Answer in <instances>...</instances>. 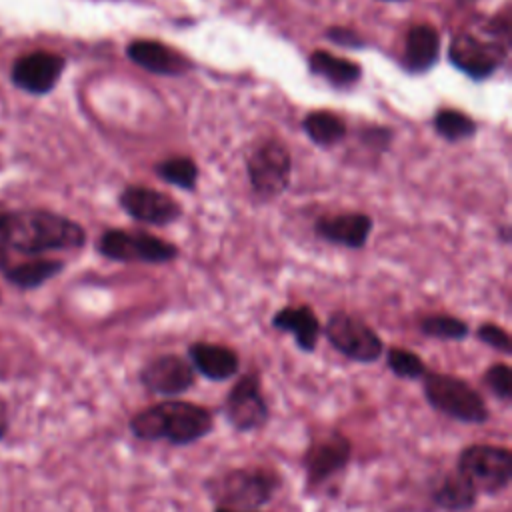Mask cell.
<instances>
[{
    "label": "cell",
    "mask_w": 512,
    "mask_h": 512,
    "mask_svg": "<svg viewBox=\"0 0 512 512\" xmlns=\"http://www.w3.org/2000/svg\"><path fill=\"white\" fill-rule=\"evenodd\" d=\"M0 240L18 252L42 254L80 248L86 234L74 220L48 210H8L0 220Z\"/></svg>",
    "instance_id": "cell-1"
},
{
    "label": "cell",
    "mask_w": 512,
    "mask_h": 512,
    "mask_svg": "<svg viewBox=\"0 0 512 512\" xmlns=\"http://www.w3.org/2000/svg\"><path fill=\"white\" fill-rule=\"evenodd\" d=\"M212 424L210 410L190 402L168 400L138 412L130 420V430L142 440H168L170 444L184 446L204 438Z\"/></svg>",
    "instance_id": "cell-2"
},
{
    "label": "cell",
    "mask_w": 512,
    "mask_h": 512,
    "mask_svg": "<svg viewBox=\"0 0 512 512\" xmlns=\"http://www.w3.org/2000/svg\"><path fill=\"white\" fill-rule=\"evenodd\" d=\"M424 396L432 408L454 420L480 424L488 418V408L482 396L458 376L426 372Z\"/></svg>",
    "instance_id": "cell-3"
},
{
    "label": "cell",
    "mask_w": 512,
    "mask_h": 512,
    "mask_svg": "<svg viewBox=\"0 0 512 512\" xmlns=\"http://www.w3.org/2000/svg\"><path fill=\"white\" fill-rule=\"evenodd\" d=\"M278 488V478L262 468H236L210 482L208 490L222 508L256 510L266 504Z\"/></svg>",
    "instance_id": "cell-4"
},
{
    "label": "cell",
    "mask_w": 512,
    "mask_h": 512,
    "mask_svg": "<svg viewBox=\"0 0 512 512\" xmlns=\"http://www.w3.org/2000/svg\"><path fill=\"white\" fill-rule=\"evenodd\" d=\"M508 54V38L500 36L498 30L486 28L480 32H460L450 44L452 64L472 78H486L496 72Z\"/></svg>",
    "instance_id": "cell-5"
},
{
    "label": "cell",
    "mask_w": 512,
    "mask_h": 512,
    "mask_svg": "<svg viewBox=\"0 0 512 512\" xmlns=\"http://www.w3.org/2000/svg\"><path fill=\"white\" fill-rule=\"evenodd\" d=\"M456 472H460L476 492L496 494L510 484L512 454L502 446L474 444L460 452Z\"/></svg>",
    "instance_id": "cell-6"
},
{
    "label": "cell",
    "mask_w": 512,
    "mask_h": 512,
    "mask_svg": "<svg viewBox=\"0 0 512 512\" xmlns=\"http://www.w3.org/2000/svg\"><path fill=\"white\" fill-rule=\"evenodd\" d=\"M98 250L102 256L118 262L162 264L178 256L174 244L140 230H106L100 236Z\"/></svg>",
    "instance_id": "cell-7"
},
{
    "label": "cell",
    "mask_w": 512,
    "mask_h": 512,
    "mask_svg": "<svg viewBox=\"0 0 512 512\" xmlns=\"http://www.w3.org/2000/svg\"><path fill=\"white\" fill-rule=\"evenodd\" d=\"M248 176L252 190L262 200L280 196L290 182L288 148L276 138L264 140L248 158Z\"/></svg>",
    "instance_id": "cell-8"
},
{
    "label": "cell",
    "mask_w": 512,
    "mask_h": 512,
    "mask_svg": "<svg viewBox=\"0 0 512 512\" xmlns=\"http://www.w3.org/2000/svg\"><path fill=\"white\" fill-rule=\"evenodd\" d=\"M324 332L328 342L346 358H352L356 362H374L382 356L384 346L378 334L352 314H332L326 322Z\"/></svg>",
    "instance_id": "cell-9"
},
{
    "label": "cell",
    "mask_w": 512,
    "mask_h": 512,
    "mask_svg": "<svg viewBox=\"0 0 512 512\" xmlns=\"http://www.w3.org/2000/svg\"><path fill=\"white\" fill-rule=\"evenodd\" d=\"M224 414L238 432L260 428L268 420V404L256 374L242 376L224 400Z\"/></svg>",
    "instance_id": "cell-10"
},
{
    "label": "cell",
    "mask_w": 512,
    "mask_h": 512,
    "mask_svg": "<svg viewBox=\"0 0 512 512\" xmlns=\"http://www.w3.org/2000/svg\"><path fill=\"white\" fill-rule=\"evenodd\" d=\"M120 206L134 218L144 224L164 226L182 214L180 204L158 190L144 188V186H128L120 194Z\"/></svg>",
    "instance_id": "cell-11"
},
{
    "label": "cell",
    "mask_w": 512,
    "mask_h": 512,
    "mask_svg": "<svg viewBox=\"0 0 512 512\" xmlns=\"http://www.w3.org/2000/svg\"><path fill=\"white\" fill-rule=\"evenodd\" d=\"M64 70V58L52 52H32L18 58L12 66V80L18 88L32 94L50 92Z\"/></svg>",
    "instance_id": "cell-12"
},
{
    "label": "cell",
    "mask_w": 512,
    "mask_h": 512,
    "mask_svg": "<svg viewBox=\"0 0 512 512\" xmlns=\"http://www.w3.org/2000/svg\"><path fill=\"white\" fill-rule=\"evenodd\" d=\"M140 380L154 394L178 396L194 384V368L180 356L164 354L142 368Z\"/></svg>",
    "instance_id": "cell-13"
},
{
    "label": "cell",
    "mask_w": 512,
    "mask_h": 512,
    "mask_svg": "<svg viewBox=\"0 0 512 512\" xmlns=\"http://www.w3.org/2000/svg\"><path fill=\"white\" fill-rule=\"evenodd\" d=\"M350 452H352V446L344 434L330 432L328 436H322L308 448L304 456V468H306L308 480L312 484L324 482L334 472L346 466V462L350 460Z\"/></svg>",
    "instance_id": "cell-14"
},
{
    "label": "cell",
    "mask_w": 512,
    "mask_h": 512,
    "mask_svg": "<svg viewBox=\"0 0 512 512\" xmlns=\"http://www.w3.org/2000/svg\"><path fill=\"white\" fill-rule=\"evenodd\" d=\"M126 54L134 64L152 74L180 76L192 68V62L186 56L156 40H134L128 44Z\"/></svg>",
    "instance_id": "cell-15"
},
{
    "label": "cell",
    "mask_w": 512,
    "mask_h": 512,
    "mask_svg": "<svg viewBox=\"0 0 512 512\" xmlns=\"http://www.w3.org/2000/svg\"><path fill=\"white\" fill-rule=\"evenodd\" d=\"M372 218L362 212H344L316 220V234L328 242L362 248L370 236Z\"/></svg>",
    "instance_id": "cell-16"
},
{
    "label": "cell",
    "mask_w": 512,
    "mask_h": 512,
    "mask_svg": "<svg viewBox=\"0 0 512 512\" xmlns=\"http://www.w3.org/2000/svg\"><path fill=\"white\" fill-rule=\"evenodd\" d=\"M192 366L210 380H228L238 372V356L232 348L210 342H196L188 348Z\"/></svg>",
    "instance_id": "cell-17"
},
{
    "label": "cell",
    "mask_w": 512,
    "mask_h": 512,
    "mask_svg": "<svg viewBox=\"0 0 512 512\" xmlns=\"http://www.w3.org/2000/svg\"><path fill=\"white\" fill-rule=\"evenodd\" d=\"M438 52H440V36L436 28L430 24H414L406 36L402 64L408 72L420 74L430 70L436 64Z\"/></svg>",
    "instance_id": "cell-18"
},
{
    "label": "cell",
    "mask_w": 512,
    "mask_h": 512,
    "mask_svg": "<svg viewBox=\"0 0 512 512\" xmlns=\"http://www.w3.org/2000/svg\"><path fill=\"white\" fill-rule=\"evenodd\" d=\"M272 326L278 330H284V332H292L296 338V344L304 352H312L316 348V342L320 336V322H318L316 314L312 312V308H308V306L282 308L272 318Z\"/></svg>",
    "instance_id": "cell-19"
},
{
    "label": "cell",
    "mask_w": 512,
    "mask_h": 512,
    "mask_svg": "<svg viewBox=\"0 0 512 512\" xmlns=\"http://www.w3.org/2000/svg\"><path fill=\"white\" fill-rule=\"evenodd\" d=\"M308 64L314 74L322 76L332 86H350V84L358 82L362 76L360 64H356L348 58L334 56L326 50H314L308 58Z\"/></svg>",
    "instance_id": "cell-20"
},
{
    "label": "cell",
    "mask_w": 512,
    "mask_h": 512,
    "mask_svg": "<svg viewBox=\"0 0 512 512\" xmlns=\"http://www.w3.org/2000/svg\"><path fill=\"white\" fill-rule=\"evenodd\" d=\"M476 488L460 474H452L448 476L440 486L438 490L434 492V502L444 508V510H450V512H462V510H468L474 506L476 502Z\"/></svg>",
    "instance_id": "cell-21"
},
{
    "label": "cell",
    "mask_w": 512,
    "mask_h": 512,
    "mask_svg": "<svg viewBox=\"0 0 512 512\" xmlns=\"http://www.w3.org/2000/svg\"><path fill=\"white\" fill-rule=\"evenodd\" d=\"M306 134L312 142L320 146H330L340 142L346 136V124L344 120L328 110H314L310 112L302 122Z\"/></svg>",
    "instance_id": "cell-22"
},
{
    "label": "cell",
    "mask_w": 512,
    "mask_h": 512,
    "mask_svg": "<svg viewBox=\"0 0 512 512\" xmlns=\"http://www.w3.org/2000/svg\"><path fill=\"white\" fill-rule=\"evenodd\" d=\"M62 268L64 264L60 260H32L6 268L4 274L8 282H12L18 288H36L50 280L52 276H56Z\"/></svg>",
    "instance_id": "cell-23"
},
{
    "label": "cell",
    "mask_w": 512,
    "mask_h": 512,
    "mask_svg": "<svg viewBox=\"0 0 512 512\" xmlns=\"http://www.w3.org/2000/svg\"><path fill=\"white\" fill-rule=\"evenodd\" d=\"M434 128L440 136H444L446 140H464L470 138L476 132V122L460 112V110H452V108H444L434 116Z\"/></svg>",
    "instance_id": "cell-24"
},
{
    "label": "cell",
    "mask_w": 512,
    "mask_h": 512,
    "mask_svg": "<svg viewBox=\"0 0 512 512\" xmlns=\"http://www.w3.org/2000/svg\"><path fill=\"white\" fill-rule=\"evenodd\" d=\"M156 172L166 182L184 190H192L198 180V166L192 158H186V156H174L160 162L156 166Z\"/></svg>",
    "instance_id": "cell-25"
},
{
    "label": "cell",
    "mask_w": 512,
    "mask_h": 512,
    "mask_svg": "<svg viewBox=\"0 0 512 512\" xmlns=\"http://www.w3.org/2000/svg\"><path fill=\"white\" fill-rule=\"evenodd\" d=\"M420 328L426 336L442 340H462L468 334V324L460 318L448 314H432L420 322Z\"/></svg>",
    "instance_id": "cell-26"
},
{
    "label": "cell",
    "mask_w": 512,
    "mask_h": 512,
    "mask_svg": "<svg viewBox=\"0 0 512 512\" xmlns=\"http://www.w3.org/2000/svg\"><path fill=\"white\" fill-rule=\"evenodd\" d=\"M388 366L396 376L408 378V380H416L426 374V366H424L422 358L406 348H390L388 350Z\"/></svg>",
    "instance_id": "cell-27"
},
{
    "label": "cell",
    "mask_w": 512,
    "mask_h": 512,
    "mask_svg": "<svg viewBox=\"0 0 512 512\" xmlns=\"http://www.w3.org/2000/svg\"><path fill=\"white\" fill-rule=\"evenodd\" d=\"M486 384L500 400L512 398V370L508 364H492L486 372Z\"/></svg>",
    "instance_id": "cell-28"
},
{
    "label": "cell",
    "mask_w": 512,
    "mask_h": 512,
    "mask_svg": "<svg viewBox=\"0 0 512 512\" xmlns=\"http://www.w3.org/2000/svg\"><path fill=\"white\" fill-rule=\"evenodd\" d=\"M476 336H478V340H482L484 344L496 348V350L502 352V354H510V350H512L508 332H506L504 328L496 326V324H482V326L478 328Z\"/></svg>",
    "instance_id": "cell-29"
},
{
    "label": "cell",
    "mask_w": 512,
    "mask_h": 512,
    "mask_svg": "<svg viewBox=\"0 0 512 512\" xmlns=\"http://www.w3.org/2000/svg\"><path fill=\"white\" fill-rule=\"evenodd\" d=\"M328 38L332 40V42H336V44H342V46H354V48H358V46H364V40L356 34V32H352L350 28H340V26H334V28H330L328 32Z\"/></svg>",
    "instance_id": "cell-30"
},
{
    "label": "cell",
    "mask_w": 512,
    "mask_h": 512,
    "mask_svg": "<svg viewBox=\"0 0 512 512\" xmlns=\"http://www.w3.org/2000/svg\"><path fill=\"white\" fill-rule=\"evenodd\" d=\"M8 430V406L6 402L0 398V438H4Z\"/></svg>",
    "instance_id": "cell-31"
},
{
    "label": "cell",
    "mask_w": 512,
    "mask_h": 512,
    "mask_svg": "<svg viewBox=\"0 0 512 512\" xmlns=\"http://www.w3.org/2000/svg\"><path fill=\"white\" fill-rule=\"evenodd\" d=\"M6 248H8V246L0 240V270H6V268H8V266H6V264H8V250H6Z\"/></svg>",
    "instance_id": "cell-32"
},
{
    "label": "cell",
    "mask_w": 512,
    "mask_h": 512,
    "mask_svg": "<svg viewBox=\"0 0 512 512\" xmlns=\"http://www.w3.org/2000/svg\"><path fill=\"white\" fill-rule=\"evenodd\" d=\"M216 512H238V510H230V508H222V506H220Z\"/></svg>",
    "instance_id": "cell-33"
},
{
    "label": "cell",
    "mask_w": 512,
    "mask_h": 512,
    "mask_svg": "<svg viewBox=\"0 0 512 512\" xmlns=\"http://www.w3.org/2000/svg\"><path fill=\"white\" fill-rule=\"evenodd\" d=\"M6 212H8V210H6V208H4V206H2V204H0V220H2V216H4V214H6Z\"/></svg>",
    "instance_id": "cell-34"
},
{
    "label": "cell",
    "mask_w": 512,
    "mask_h": 512,
    "mask_svg": "<svg viewBox=\"0 0 512 512\" xmlns=\"http://www.w3.org/2000/svg\"><path fill=\"white\" fill-rule=\"evenodd\" d=\"M390 2H404V0H390Z\"/></svg>",
    "instance_id": "cell-35"
}]
</instances>
